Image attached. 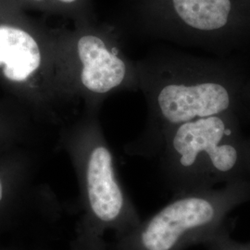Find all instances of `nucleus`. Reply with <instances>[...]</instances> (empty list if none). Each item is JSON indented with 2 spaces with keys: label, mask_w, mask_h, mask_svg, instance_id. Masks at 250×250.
I'll list each match as a JSON object with an SVG mask.
<instances>
[{
  "label": "nucleus",
  "mask_w": 250,
  "mask_h": 250,
  "mask_svg": "<svg viewBox=\"0 0 250 250\" xmlns=\"http://www.w3.org/2000/svg\"><path fill=\"white\" fill-rule=\"evenodd\" d=\"M149 18L200 36H220L250 21V0H140Z\"/></svg>",
  "instance_id": "nucleus-4"
},
{
  "label": "nucleus",
  "mask_w": 250,
  "mask_h": 250,
  "mask_svg": "<svg viewBox=\"0 0 250 250\" xmlns=\"http://www.w3.org/2000/svg\"><path fill=\"white\" fill-rule=\"evenodd\" d=\"M168 184L176 195L250 180V139L223 115L177 125L165 137Z\"/></svg>",
  "instance_id": "nucleus-1"
},
{
  "label": "nucleus",
  "mask_w": 250,
  "mask_h": 250,
  "mask_svg": "<svg viewBox=\"0 0 250 250\" xmlns=\"http://www.w3.org/2000/svg\"><path fill=\"white\" fill-rule=\"evenodd\" d=\"M26 213L55 222L61 213V207L56 197L48 192L29 191L12 173L0 170V231Z\"/></svg>",
  "instance_id": "nucleus-6"
},
{
  "label": "nucleus",
  "mask_w": 250,
  "mask_h": 250,
  "mask_svg": "<svg viewBox=\"0 0 250 250\" xmlns=\"http://www.w3.org/2000/svg\"><path fill=\"white\" fill-rule=\"evenodd\" d=\"M77 50L83 66L81 81L86 89L104 94L114 89L125 80V62L110 52L99 36H82Z\"/></svg>",
  "instance_id": "nucleus-7"
},
{
  "label": "nucleus",
  "mask_w": 250,
  "mask_h": 250,
  "mask_svg": "<svg viewBox=\"0 0 250 250\" xmlns=\"http://www.w3.org/2000/svg\"></svg>",
  "instance_id": "nucleus-11"
},
{
  "label": "nucleus",
  "mask_w": 250,
  "mask_h": 250,
  "mask_svg": "<svg viewBox=\"0 0 250 250\" xmlns=\"http://www.w3.org/2000/svg\"><path fill=\"white\" fill-rule=\"evenodd\" d=\"M33 6L45 9H61L71 10L80 9L86 0H24Z\"/></svg>",
  "instance_id": "nucleus-10"
},
{
  "label": "nucleus",
  "mask_w": 250,
  "mask_h": 250,
  "mask_svg": "<svg viewBox=\"0 0 250 250\" xmlns=\"http://www.w3.org/2000/svg\"><path fill=\"white\" fill-rule=\"evenodd\" d=\"M79 161L80 222L99 235L115 238L131 232L142 219L117 177L113 157L105 144H83L75 148Z\"/></svg>",
  "instance_id": "nucleus-3"
},
{
  "label": "nucleus",
  "mask_w": 250,
  "mask_h": 250,
  "mask_svg": "<svg viewBox=\"0 0 250 250\" xmlns=\"http://www.w3.org/2000/svg\"><path fill=\"white\" fill-rule=\"evenodd\" d=\"M41 51L36 39L21 27L0 23V68L4 76L21 83L36 73Z\"/></svg>",
  "instance_id": "nucleus-8"
},
{
  "label": "nucleus",
  "mask_w": 250,
  "mask_h": 250,
  "mask_svg": "<svg viewBox=\"0 0 250 250\" xmlns=\"http://www.w3.org/2000/svg\"><path fill=\"white\" fill-rule=\"evenodd\" d=\"M250 202V180L176 195L109 250H187L204 245L226 225L229 214Z\"/></svg>",
  "instance_id": "nucleus-2"
},
{
  "label": "nucleus",
  "mask_w": 250,
  "mask_h": 250,
  "mask_svg": "<svg viewBox=\"0 0 250 250\" xmlns=\"http://www.w3.org/2000/svg\"><path fill=\"white\" fill-rule=\"evenodd\" d=\"M225 84L213 80L170 83L160 91L158 105L162 118L174 127L193 120L223 115L232 105Z\"/></svg>",
  "instance_id": "nucleus-5"
},
{
  "label": "nucleus",
  "mask_w": 250,
  "mask_h": 250,
  "mask_svg": "<svg viewBox=\"0 0 250 250\" xmlns=\"http://www.w3.org/2000/svg\"><path fill=\"white\" fill-rule=\"evenodd\" d=\"M207 250H250V241L242 243L232 239L229 227L224 225L203 245Z\"/></svg>",
  "instance_id": "nucleus-9"
}]
</instances>
